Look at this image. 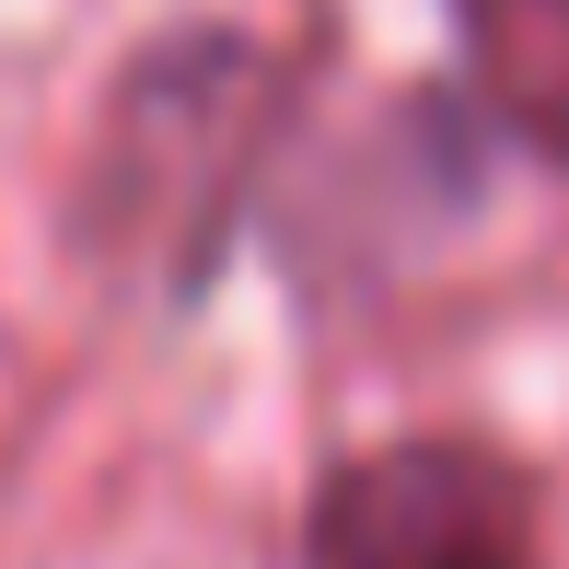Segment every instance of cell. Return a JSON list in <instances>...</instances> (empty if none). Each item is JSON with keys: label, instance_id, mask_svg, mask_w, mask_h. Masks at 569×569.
Returning <instances> with one entry per match:
<instances>
[{"label": "cell", "instance_id": "cell-1", "mask_svg": "<svg viewBox=\"0 0 569 569\" xmlns=\"http://www.w3.org/2000/svg\"><path fill=\"white\" fill-rule=\"evenodd\" d=\"M302 569H523V488L465 442L360 453L315 500Z\"/></svg>", "mask_w": 569, "mask_h": 569}, {"label": "cell", "instance_id": "cell-2", "mask_svg": "<svg viewBox=\"0 0 569 569\" xmlns=\"http://www.w3.org/2000/svg\"><path fill=\"white\" fill-rule=\"evenodd\" d=\"M477 93L523 128L535 151L569 163V0H453Z\"/></svg>", "mask_w": 569, "mask_h": 569}]
</instances>
